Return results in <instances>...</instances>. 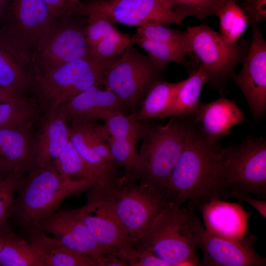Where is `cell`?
<instances>
[{"mask_svg": "<svg viewBox=\"0 0 266 266\" xmlns=\"http://www.w3.org/2000/svg\"><path fill=\"white\" fill-rule=\"evenodd\" d=\"M209 142L199 125L188 119L182 151L167 183L165 195L169 202L189 208L224 196L222 184V151Z\"/></svg>", "mask_w": 266, "mask_h": 266, "instance_id": "6da1fadb", "label": "cell"}, {"mask_svg": "<svg viewBox=\"0 0 266 266\" xmlns=\"http://www.w3.org/2000/svg\"><path fill=\"white\" fill-rule=\"evenodd\" d=\"M91 187L88 182L70 179L54 168L34 165L19 181L11 217L24 232L40 229L61 209L65 199L79 196Z\"/></svg>", "mask_w": 266, "mask_h": 266, "instance_id": "7a4b0ae2", "label": "cell"}, {"mask_svg": "<svg viewBox=\"0 0 266 266\" xmlns=\"http://www.w3.org/2000/svg\"><path fill=\"white\" fill-rule=\"evenodd\" d=\"M193 211L169 204L154 218L133 247L149 250L170 266H201L196 249L204 228Z\"/></svg>", "mask_w": 266, "mask_h": 266, "instance_id": "3957f363", "label": "cell"}, {"mask_svg": "<svg viewBox=\"0 0 266 266\" xmlns=\"http://www.w3.org/2000/svg\"><path fill=\"white\" fill-rule=\"evenodd\" d=\"M185 117H171L165 125L143 122L138 151V183L165 193L182 149L188 122Z\"/></svg>", "mask_w": 266, "mask_h": 266, "instance_id": "277c9868", "label": "cell"}, {"mask_svg": "<svg viewBox=\"0 0 266 266\" xmlns=\"http://www.w3.org/2000/svg\"><path fill=\"white\" fill-rule=\"evenodd\" d=\"M88 190L109 202L133 246L139 243L154 218L171 203L160 191L125 175L104 188Z\"/></svg>", "mask_w": 266, "mask_h": 266, "instance_id": "5b68a950", "label": "cell"}, {"mask_svg": "<svg viewBox=\"0 0 266 266\" xmlns=\"http://www.w3.org/2000/svg\"><path fill=\"white\" fill-rule=\"evenodd\" d=\"M223 198L232 193L266 198V140L248 136L222 151Z\"/></svg>", "mask_w": 266, "mask_h": 266, "instance_id": "8992f818", "label": "cell"}, {"mask_svg": "<svg viewBox=\"0 0 266 266\" xmlns=\"http://www.w3.org/2000/svg\"><path fill=\"white\" fill-rule=\"evenodd\" d=\"M106 67L90 58L66 63L36 75L33 100L41 112L56 110L62 104L90 88L102 84Z\"/></svg>", "mask_w": 266, "mask_h": 266, "instance_id": "52a82bcc", "label": "cell"}, {"mask_svg": "<svg viewBox=\"0 0 266 266\" xmlns=\"http://www.w3.org/2000/svg\"><path fill=\"white\" fill-rule=\"evenodd\" d=\"M84 18L66 16L53 20L32 52L36 75L48 73L71 61L89 58Z\"/></svg>", "mask_w": 266, "mask_h": 266, "instance_id": "ba28073f", "label": "cell"}, {"mask_svg": "<svg viewBox=\"0 0 266 266\" xmlns=\"http://www.w3.org/2000/svg\"><path fill=\"white\" fill-rule=\"evenodd\" d=\"M164 69L131 44L107 66L101 84L115 94L133 112L137 109L151 86L161 79Z\"/></svg>", "mask_w": 266, "mask_h": 266, "instance_id": "9c48e42d", "label": "cell"}, {"mask_svg": "<svg viewBox=\"0 0 266 266\" xmlns=\"http://www.w3.org/2000/svg\"><path fill=\"white\" fill-rule=\"evenodd\" d=\"M186 32L190 51L205 69L206 82L221 87L234 73L245 49L229 42L206 24L188 27Z\"/></svg>", "mask_w": 266, "mask_h": 266, "instance_id": "30bf717a", "label": "cell"}, {"mask_svg": "<svg viewBox=\"0 0 266 266\" xmlns=\"http://www.w3.org/2000/svg\"><path fill=\"white\" fill-rule=\"evenodd\" d=\"M96 11L113 23L139 27L148 23L180 24L185 18L167 0H98L83 2L81 16Z\"/></svg>", "mask_w": 266, "mask_h": 266, "instance_id": "8fae6325", "label": "cell"}, {"mask_svg": "<svg viewBox=\"0 0 266 266\" xmlns=\"http://www.w3.org/2000/svg\"><path fill=\"white\" fill-rule=\"evenodd\" d=\"M252 42L241 70L231 78L247 101L255 121L266 111V42L258 24H252Z\"/></svg>", "mask_w": 266, "mask_h": 266, "instance_id": "7c38bea8", "label": "cell"}, {"mask_svg": "<svg viewBox=\"0 0 266 266\" xmlns=\"http://www.w3.org/2000/svg\"><path fill=\"white\" fill-rule=\"evenodd\" d=\"M36 74L32 52L0 26V88L28 97Z\"/></svg>", "mask_w": 266, "mask_h": 266, "instance_id": "4fadbf2b", "label": "cell"}, {"mask_svg": "<svg viewBox=\"0 0 266 266\" xmlns=\"http://www.w3.org/2000/svg\"><path fill=\"white\" fill-rule=\"evenodd\" d=\"M0 25L32 53L54 19L44 0H5Z\"/></svg>", "mask_w": 266, "mask_h": 266, "instance_id": "5bb4252c", "label": "cell"}, {"mask_svg": "<svg viewBox=\"0 0 266 266\" xmlns=\"http://www.w3.org/2000/svg\"><path fill=\"white\" fill-rule=\"evenodd\" d=\"M256 241V236L250 232L240 238L233 239L212 234L204 228L197 242V248L203 253L201 266H265L266 258L254 249Z\"/></svg>", "mask_w": 266, "mask_h": 266, "instance_id": "9a60e30c", "label": "cell"}, {"mask_svg": "<svg viewBox=\"0 0 266 266\" xmlns=\"http://www.w3.org/2000/svg\"><path fill=\"white\" fill-rule=\"evenodd\" d=\"M75 210L91 234L101 245L118 251L132 245L128 232L107 200L88 190L86 203Z\"/></svg>", "mask_w": 266, "mask_h": 266, "instance_id": "2e32d148", "label": "cell"}, {"mask_svg": "<svg viewBox=\"0 0 266 266\" xmlns=\"http://www.w3.org/2000/svg\"><path fill=\"white\" fill-rule=\"evenodd\" d=\"M40 229L71 250L93 259L99 266H102L107 254L117 250L100 244L88 231L75 209H61L45 220Z\"/></svg>", "mask_w": 266, "mask_h": 266, "instance_id": "e0dca14e", "label": "cell"}, {"mask_svg": "<svg viewBox=\"0 0 266 266\" xmlns=\"http://www.w3.org/2000/svg\"><path fill=\"white\" fill-rule=\"evenodd\" d=\"M57 111L67 123H86L104 121L130 110L112 91L96 85L65 102Z\"/></svg>", "mask_w": 266, "mask_h": 266, "instance_id": "ac0fdd59", "label": "cell"}, {"mask_svg": "<svg viewBox=\"0 0 266 266\" xmlns=\"http://www.w3.org/2000/svg\"><path fill=\"white\" fill-rule=\"evenodd\" d=\"M38 121V130L33 137L35 165L55 169V162L69 141L68 125L57 109L43 113Z\"/></svg>", "mask_w": 266, "mask_h": 266, "instance_id": "d6986e66", "label": "cell"}, {"mask_svg": "<svg viewBox=\"0 0 266 266\" xmlns=\"http://www.w3.org/2000/svg\"><path fill=\"white\" fill-rule=\"evenodd\" d=\"M54 168L70 179L88 182L95 189L105 188L124 175L117 163L97 165L89 162L78 153L70 141L55 162Z\"/></svg>", "mask_w": 266, "mask_h": 266, "instance_id": "ffe728a7", "label": "cell"}, {"mask_svg": "<svg viewBox=\"0 0 266 266\" xmlns=\"http://www.w3.org/2000/svg\"><path fill=\"white\" fill-rule=\"evenodd\" d=\"M206 140L218 144L229 135L233 127L247 122L243 111L234 100L222 97L209 103L200 102L192 116Z\"/></svg>", "mask_w": 266, "mask_h": 266, "instance_id": "44dd1931", "label": "cell"}, {"mask_svg": "<svg viewBox=\"0 0 266 266\" xmlns=\"http://www.w3.org/2000/svg\"><path fill=\"white\" fill-rule=\"evenodd\" d=\"M201 211L205 230L209 233L224 238H239L248 231L249 212L238 203L216 199L202 205Z\"/></svg>", "mask_w": 266, "mask_h": 266, "instance_id": "7402d4cb", "label": "cell"}, {"mask_svg": "<svg viewBox=\"0 0 266 266\" xmlns=\"http://www.w3.org/2000/svg\"><path fill=\"white\" fill-rule=\"evenodd\" d=\"M32 130L0 129V175L26 172L35 165Z\"/></svg>", "mask_w": 266, "mask_h": 266, "instance_id": "603a6c76", "label": "cell"}, {"mask_svg": "<svg viewBox=\"0 0 266 266\" xmlns=\"http://www.w3.org/2000/svg\"><path fill=\"white\" fill-rule=\"evenodd\" d=\"M69 139L78 153L97 165L117 163L107 142L109 134L103 124L97 122L69 123Z\"/></svg>", "mask_w": 266, "mask_h": 266, "instance_id": "cb8c5ba5", "label": "cell"}, {"mask_svg": "<svg viewBox=\"0 0 266 266\" xmlns=\"http://www.w3.org/2000/svg\"><path fill=\"white\" fill-rule=\"evenodd\" d=\"M25 233L26 238L42 258L45 266H99L93 259L71 250L40 229Z\"/></svg>", "mask_w": 266, "mask_h": 266, "instance_id": "d4e9b609", "label": "cell"}, {"mask_svg": "<svg viewBox=\"0 0 266 266\" xmlns=\"http://www.w3.org/2000/svg\"><path fill=\"white\" fill-rule=\"evenodd\" d=\"M182 81L171 83L158 80L149 88L134 112L140 122L165 118Z\"/></svg>", "mask_w": 266, "mask_h": 266, "instance_id": "484cf974", "label": "cell"}, {"mask_svg": "<svg viewBox=\"0 0 266 266\" xmlns=\"http://www.w3.org/2000/svg\"><path fill=\"white\" fill-rule=\"evenodd\" d=\"M206 77L205 69L200 64L188 78L182 80L165 118L178 116L192 117L198 107L200 96Z\"/></svg>", "mask_w": 266, "mask_h": 266, "instance_id": "4316f807", "label": "cell"}, {"mask_svg": "<svg viewBox=\"0 0 266 266\" xmlns=\"http://www.w3.org/2000/svg\"><path fill=\"white\" fill-rule=\"evenodd\" d=\"M41 111L33 99L0 103V129L32 130Z\"/></svg>", "mask_w": 266, "mask_h": 266, "instance_id": "83f0119b", "label": "cell"}, {"mask_svg": "<svg viewBox=\"0 0 266 266\" xmlns=\"http://www.w3.org/2000/svg\"><path fill=\"white\" fill-rule=\"evenodd\" d=\"M0 266H45V263L26 238L11 230L0 251Z\"/></svg>", "mask_w": 266, "mask_h": 266, "instance_id": "f1b7e54d", "label": "cell"}, {"mask_svg": "<svg viewBox=\"0 0 266 266\" xmlns=\"http://www.w3.org/2000/svg\"><path fill=\"white\" fill-rule=\"evenodd\" d=\"M216 16L219 19L220 33L231 43H236L250 23L236 0H225Z\"/></svg>", "mask_w": 266, "mask_h": 266, "instance_id": "f546056e", "label": "cell"}, {"mask_svg": "<svg viewBox=\"0 0 266 266\" xmlns=\"http://www.w3.org/2000/svg\"><path fill=\"white\" fill-rule=\"evenodd\" d=\"M133 43L137 44L148 54V57L156 65L165 68L170 62L185 65V57L189 55L183 49L169 43L132 36Z\"/></svg>", "mask_w": 266, "mask_h": 266, "instance_id": "4dcf8cb0", "label": "cell"}, {"mask_svg": "<svg viewBox=\"0 0 266 266\" xmlns=\"http://www.w3.org/2000/svg\"><path fill=\"white\" fill-rule=\"evenodd\" d=\"M107 142L114 160L122 168L126 177L131 181L138 183V143L109 136Z\"/></svg>", "mask_w": 266, "mask_h": 266, "instance_id": "1f68e13d", "label": "cell"}, {"mask_svg": "<svg viewBox=\"0 0 266 266\" xmlns=\"http://www.w3.org/2000/svg\"><path fill=\"white\" fill-rule=\"evenodd\" d=\"M103 122L109 137L137 143L142 138L143 122L136 119L134 112L130 114L116 113L107 117Z\"/></svg>", "mask_w": 266, "mask_h": 266, "instance_id": "d6a6232c", "label": "cell"}, {"mask_svg": "<svg viewBox=\"0 0 266 266\" xmlns=\"http://www.w3.org/2000/svg\"><path fill=\"white\" fill-rule=\"evenodd\" d=\"M133 43L132 36L118 31L100 41L90 50L89 58L107 67L118 58L128 45Z\"/></svg>", "mask_w": 266, "mask_h": 266, "instance_id": "836d02e7", "label": "cell"}, {"mask_svg": "<svg viewBox=\"0 0 266 266\" xmlns=\"http://www.w3.org/2000/svg\"><path fill=\"white\" fill-rule=\"evenodd\" d=\"M134 35L156 40L165 41L184 50L191 55L186 31L173 29L158 23H148L137 28Z\"/></svg>", "mask_w": 266, "mask_h": 266, "instance_id": "e575fe53", "label": "cell"}, {"mask_svg": "<svg viewBox=\"0 0 266 266\" xmlns=\"http://www.w3.org/2000/svg\"><path fill=\"white\" fill-rule=\"evenodd\" d=\"M86 34L90 50L100 41L117 33L113 23L104 14L96 11L85 13Z\"/></svg>", "mask_w": 266, "mask_h": 266, "instance_id": "d590c367", "label": "cell"}, {"mask_svg": "<svg viewBox=\"0 0 266 266\" xmlns=\"http://www.w3.org/2000/svg\"><path fill=\"white\" fill-rule=\"evenodd\" d=\"M185 17L196 16L203 19L210 15H216L223 0H167Z\"/></svg>", "mask_w": 266, "mask_h": 266, "instance_id": "8d00e7d4", "label": "cell"}, {"mask_svg": "<svg viewBox=\"0 0 266 266\" xmlns=\"http://www.w3.org/2000/svg\"><path fill=\"white\" fill-rule=\"evenodd\" d=\"M25 172H12L7 175L0 187V226L7 223L12 216L17 187Z\"/></svg>", "mask_w": 266, "mask_h": 266, "instance_id": "74e56055", "label": "cell"}, {"mask_svg": "<svg viewBox=\"0 0 266 266\" xmlns=\"http://www.w3.org/2000/svg\"><path fill=\"white\" fill-rule=\"evenodd\" d=\"M120 254L130 266H170L149 250L132 245L119 251Z\"/></svg>", "mask_w": 266, "mask_h": 266, "instance_id": "f35d334b", "label": "cell"}, {"mask_svg": "<svg viewBox=\"0 0 266 266\" xmlns=\"http://www.w3.org/2000/svg\"><path fill=\"white\" fill-rule=\"evenodd\" d=\"M54 19L66 16H81L83 2L79 0H44Z\"/></svg>", "mask_w": 266, "mask_h": 266, "instance_id": "ab89813d", "label": "cell"}, {"mask_svg": "<svg viewBox=\"0 0 266 266\" xmlns=\"http://www.w3.org/2000/svg\"><path fill=\"white\" fill-rule=\"evenodd\" d=\"M241 7L251 24L266 21V0H245Z\"/></svg>", "mask_w": 266, "mask_h": 266, "instance_id": "60d3db41", "label": "cell"}, {"mask_svg": "<svg viewBox=\"0 0 266 266\" xmlns=\"http://www.w3.org/2000/svg\"><path fill=\"white\" fill-rule=\"evenodd\" d=\"M229 196L238 199L239 201H243L251 205L259 213L266 218V200H261L252 197L251 195L244 193H232Z\"/></svg>", "mask_w": 266, "mask_h": 266, "instance_id": "b9f144b4", "label": "cell"}, {"mask_svg": "<svg viewBox=\"0 0 266 266\" xmlns=\"http://www.w3.org/2000/svg\"><path fill=\"white\" fill-rule=\"evenodd\" d=\"M28 97L15 95L0 88V103L12 101H21L28 100Z\"/></svg>", "mask_w": 266, "mask_h": 266, "instance_id": "7bdbcfd3", "label": "cell"}, {"mask_svg": "<svg viewBox=\"0 0 266 266\" xmlns=\"http://www.w3.org/2000/svg\"><path fill=\"white\" fill-rule=\"evenodd\" d=\"M7 223L0 226V251L9 233L11 231Z\"/></svg>", "mask_w": 266, "mask_h": 266, "instance_id": "ee69618b", "label": "cell"}, {"mask_svg": "<svg viewBox=\"0 0 266 266\" xmlns=\"http://www.w3.org/2000/svg\"><path fill=\"white\" fill-rule=\"evenodd\" d=\"M5 8V0H0V26L4 20Z\"/></svg>", "mask_w": 266, "mask_h": 266, "instance_id": "f6af8a7d", "label": "cell"}, {"mask_svg": "<svg viewBox=\"0 0 266 266\" xmlns=\"http://www.w3.org/2000/svg\"><path fill=\"white\" fill-rule=\"evenodd\" d=\"M5 177H4L0 175V187L3 183Z\"/></svg>", "mask_w": 266, "mask_h": 266, "instance_id": "bcb514c9", "label": "cell"}, {"mask_svg": "<svg viewBox=\"0 0 266 266\" xmlns=\"http://www.w3.org/2000/svg\"><path fill=\"white\" fill-rule=\"evenodd\" d=\"M95 0H89V1H87V2L93 1H95Z\"/></svg>", "mask_w": 266, "mask_h": 266, "instance_id": "7dc6e473", "label": "cell"}, {"mask_svg": "<svg viewBox=\"0 0 266 266\" xmlns=\"http://www.w3.org/2000/svg\"><path fill=\"white\" fill-rule=\"evenodd\" d=\"M224 1H225V0H223Z\"/></svg>", "mask_w": 266, "mask_h": 266, "instance_id": "c3c4849f", "label": "cell"}]
</instances>
